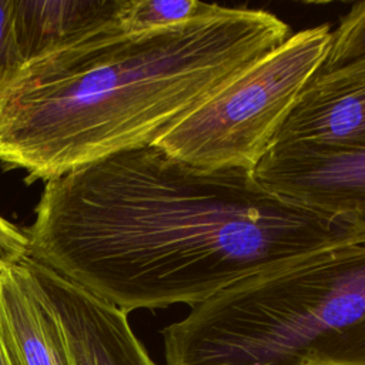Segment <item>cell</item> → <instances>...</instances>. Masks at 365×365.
Listing matches in <instances>:
<instances>
[{"mask_svg": "<svg viewBox=\"0 0 365 365\" xmlns=\"http://www.w3.org/2000/svg\"><path fill=\"white\" fill-rule=\"evenodd\" d=\"M29 257L125 314L194 307L255 272L365 230L150 144L46 181Z\"/></svg>", "mask_w": 365, "mask_h": 365, "instance_id": "6da1fadb", "label": "cell"}, {"mask_svg": "<svg viewBox=\"0 0 365 365\" xmlns=\"http://www.w3.org/2000/svg\"><path fill=\"white\" fill-rule=\"evenodd\" d=\"M24 66L14 38L10 0H0V103Z\"/></svg>", "mask_w": 365, "mask_h": 365, "instance_id": "7c38bea8", "label": "cell"}, {"mask_svg": "<svg viewBox=\"0 0 365 365\" xmlns=\"http://www.w3.org/2000/svg\"><path fill=\"white\" fill-rule=\"evenodd\" d=\"M365 58V1L355 3L331 31V43L318 74H327ZM317 74V76H318Z\"/></svg>", "mask_w": 365, "mask_h": 365, "instance_id": "8fae6325", "label": "cell"}, {"mask_svg": "<svg viewBox=\"0 0 365 365\" xmlns=\"http://www.w3.org/2000/svg\"><path fill=\"white\" fill-rule=\"evenodd\" d=\"M123 0H10L16 44L24 64L120 30Z\"/></svg>", "mask_w": 365, "mask_h": 365, "instance_id": "9c48e42d", "label": "cell"}, {"mask_svg": "<svg viewBox=\"0 0 365 365\" xmlns=\"http://www.w3.org/2000/svg\"><path fill=\"white\" fill-rule=\"evenodd\" d=\"M365 76V58L355 61L349 66H345L339 70L327 73V74H318L315 77H325V78H335V80H346V78H355Z\"/></svg>", "mask_w": 365, "mask_h": 365, "instance_id": "5bb4252c", "label": "cell"}, {"mask_svg": "<svg viewBox=\"0 0 365 365\" xmlns=\"http://www.w3.org/2000/svg\"><path fill=\"white\" fill-rule=\"evenodd\" d=\"M0 331L19 365H73L58 317L24 258L0 268Z\"/></svg>", "mask_w": 365, "mask_h": 365, "instance_id": "ba28073f", "label": "cell"}, {"mask_svg": "<svg viewBox=\"0 0 365 365\" xmlns=\"http://www.w3.org/2000/svg\"><path fill=\"white\" fill-rule=\"evenodd\" d=\"M288 36L269 11L221 6L181 29L138 37L111 30L38 58L0 103V163L48 181L150 145Z\"/></svg>", "mask_w": 365, "mask_h": 365, "instance_id": "7a4b0ae2", "label": "cell"}, {"mask_svg": "<svg viewBox=\"0 0 365 365\" xmlns=\"http://www.w3.org/2000/svg\"><path fill=\"white\" fill-rule=\"evenodd\" d=\"M220 7L195 0H123L118 29L130 37L168 31L207 17Z\"/></svg>", "mask_w": 365, "mask_h": 365, "instance_id": "30bf717a", "label": "cell"}, {"mask_svg": "<svg viewBox=\"0 0 365 365\" xmlns=\"http://www.w3.org/2000/svg\"><path fill=\"white\" fill-rule=\"evenodd\" d=\"M365 145V76L314 77L281 128L274 147Z\"/></svg>", "mask_w": 365, "mask_h": 365, "instance_id": "52a82bcc", "label": "cell"}, {"mask_svg": "<svg viewBox=\"0 0 365 365\" xmlns=\"http://www.w3.org/2000/svg\"><path fill=\"white\" fill-rule=\"evenodd\" d=\"M0 365H19L0 331Z\"/></svg>", "mask_w": 365, "mask_h": 365, "instance_id": "9a60e30c", "label": "cell"}, {"mask_svg": "<svg viewBox=\"0 0 365 365\" xmlns=\"http://www.w3.org/2000/svg\"><path fill=\"white\" fill-rule=\"evenodd\" d=\"M329 43L328 24L289 34L171 124L153 145L192 167L254 173L321 71Z\"/></svg>", "mask_w": 365, "mask_h": 365, "instance_id": "277c9868", "label": "cell"}, {"mask_svg": "<svg viewBox=\"0 0 365 365\" xmlns=\"http://www.w3.org/2000/svg\"><path fill=\"white\" fill-rule=\"evenodd\" d=\"M27 255V234L0 217V268L19 262Z\"/></svg>", "mask_w": 365, "mask_h": 365, "instance_id": "4fadbf2b", "label": "cell"}, {"mask_svg": "<svg viewBox=\"0 0 365 365\" xmlns=\"http://www.w3.org/2000/svg\"><path fill=\"white\" fill-rule=\"evenodd\" d=\"M254 175L275 194L365 230V145H275Z\"/></svg>", "mask_w": 365, "mask_h": 365, "instance_id": "5b68a950", "label": "cell"}, {"mask_svg": "<svg viewBox=\"0 0 365 365\" xmlns=\"http://www.w3.org/2000/svg\"><path fill=\"white\" fill-rule=\"evenodd\" d=\"M24 262L61 324L73 365H157L127 314L29 255Z\"/></svg>", "mask_w": 365, "mask_h": 365, "instance_id": "8992f818", "label": "cell"}, {"mask_svg": "<svg viewBox=\"0 0 365 365\" xmlns=\"http://www.w3.org/2000/svg\"><path fill=\"white\" fill-rule=\"evenodd\" d=\"M163 336L167 365H365V237L245 277Z\"/></svg>", "mask_w": 365, "mask_h": 365, "instance_id": "3957f363", "label": "cell"}]
</instances>
